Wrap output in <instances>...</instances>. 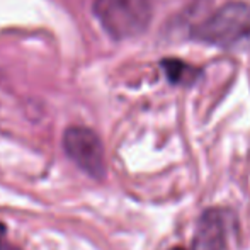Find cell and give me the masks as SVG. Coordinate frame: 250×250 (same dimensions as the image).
<instances>
[{"label":"cell","mask_w":250,"mask_h":250,"mask_svg":"<svg viewBox=\"0 0 250 250\" xmlns=\"http://www.w3.org/2000/svg\"><path fill=\"white\" fill-rule=\"evenodd\" d=\"M237 230V214L228 208H208L196 225L192 250H227Z\"/></svg>","instance_id":"obj_4"},{"label":"cell","mask_w":250,"mask_h":250,"mask_svg":"<svg viewBox=\"0 0 250 250\" xmlns=\"http://www.w3.org/2000/svg\"><path fill=\"white\" fill-rule=\"evenodd\" d=\"M172 250H184V249H181V247H175V249H172Z\"/></svg>","instance_id":"obj_7"},{"label":"cell","mask_w":250,"mask_h":250,"mask_svg":"<svg viewBox=\"0 0 250 250\" xmlns=\"http://www.w3.org/2000/svg\"><path fill=\"white\" fill-rule=\"evenodd\" d=\"M191 36L208 44L233 46L250 38V2L231 0L191 29Z\"/></svg>","instance_id":"obj_1"},{"label":"cell","mask_w":250,"mask_h":250,"mask_svg":"<svg viewBox=\"0 0 250 250\" xmlns=\"http://www.w3.org/2000/svg\"><path fill=\"white\" fill-rule=\"evenodd\" d=\"M94 12L114 40H129L145 33L151 21L150 0H96Z\"/></svg>","instance_id":"obj_2"},{"label":"cell","mask_w":250,"mask_h":250,"mask_svg":"<svg viewBox=\"0 0 250 250\" xmlns=\"http://www.w3.org/2000/svg\"><path fill=\"white\" fill-rule=\"evenodd\" d=\"M162 66H164L168 82L174 83V85L189 87V85H192L201 75L199 68H196V66L181 62V60H175V58L164 60Z\"/></svg>","instance_id":"obj_5"},{"label":"cell","mask_w":250,"mask_h":250,"mask_svg":"<svg viewBox=\"0 0 250 250\" xmlns=\"http://www.w3.org/2000/svg\"><path fill=\"white\" fill-rule=\"evenodd\" d=\"M63 146L70 158L92 179L105 175V157L101 138L85 126H72L63 135Z\"/></svg>","instance_id":"obj_3"},{"label":"cell","mask_w":250,"mask_h":250,"mask_svg":"<svg viewBox=\"0 0 250 250\" xmlns=\"http://www.w3.org/2000/svg\"><path fill=\"white\" fill-rule=\"evenodd\" d=\"M5 233H7V227L3 223H0V250H3L7 247L5 244Z\"/></svg>","instance_id":"obj_6"}]
</instances>
